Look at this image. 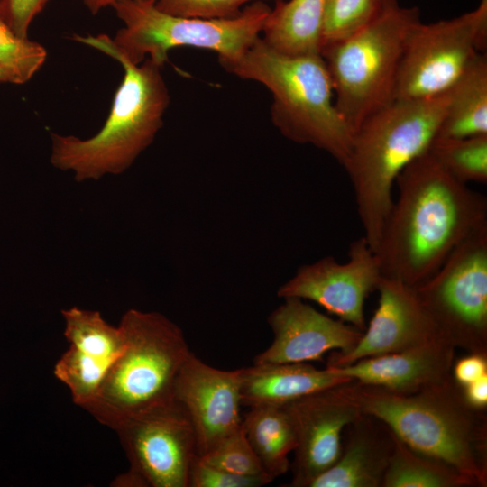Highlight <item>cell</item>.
<instances>
[{
    "mask_svg": "<svg viewBox=\"0 0 487 487\" xmlns=\"http://www.w3.org/2000/svg\"><path fill=\"white\" fill-rule=\"evenodd\" d=\"M397 201L375 253L381 275L416 288L487 225V198L446 171L428 150L398 175Z\"/></svg>",
    "mask_w": 487,
    "mask_h": 487,
    "instance_id": "1",
    "label": "cell"
},
{
    "mask_svg": "<svg viewBox=\"0 0 487 487\" xmlns=\"http://www.w3.org/2000/svg\"><path fill=\"white\" fill-rule=\"evenodd\" d=\"M335 388L409 447L449 464L476 487L487 485L486 409L471 406L452 375L411 393L354 381Z\"/></svg>",
    "mask_w": 487,
    "mask_h": 487,
    "instance_id": "2",
    "label": "cell"
},
{
    "mask_svg": "<svg viewBox=\"0 0 487 487\" xmlns=\"http://www.w3.org/2000/svg\"><path fill=\"white\" fill-rule=\"evenodd\" d=\"M448 92L427 99L394 100L354 132L343 163L354 190L364 237L375 253L401 170L426 152L436 136Z\"/></svg>",
    "mask_w": 487,
    "mask_h": 487,
    "instance_id": "3",
    "label": "cell"
},
{
    "mask_svg": "<svg viewBox=\"0 0 487 487\" xmlns=\"http://www.w3.org/2000/svg\"><path fill=\"white\" fill-rule=\"evenodd\" d=\"M219 63L271 93V118L282 135L319 148L343 165L353 132L335 106L331 77L320 53L284 54L260 36L239 57Z\"/></svg>",
    "mask_w": 487,
    "mask_h": 487,
    "instance_id": "4",
    "label": "cell"
},
{
    "mask_svg": "<svg viewBox=\"0 0 487 487\" xmlns=\"http://www.w3.org/2000/svg\"><path fill=\"white\" fill-rule=\"evenodd\" d=\"M111 57L123 66L124 77L100 131L88 139L51 133V163L79 182L125 171L153 142L170 104L162 67L150 59L135 65Z\"/></svg>",
    "mask_w": 487,
    "mask_h": 487,
    "instance_id": "5",
    "label": "cell"
},
{
    "mask_svg": "<svg viewBox=\"0 0 487 487\" xmlns=\"http://www.w3.org/2000/svg\"><path fill=\"white\" fill-rule=\"evenodd\" d=\"M118 326L124 351L83 408L112 429L173 401L177 377L192 353L180 327L161 313L132 308Z\"/></svg>",
    "mask_w": 487,
    "mask_h": 487,
    "instance_id": "6",
    "label": "cell"
},
{
    "mask_svg": "<svg viewBox=\"0 0 487 487\" xmlns=\"http://www.w3.org/2000/svg\"><path fill=\"white\" fill-rule=\"evenodd\" d=\"M111 6L124 23L113 39L75 34L73 40L135 65L150 59L161 67L168 62L169 51L177 47L216 51L219 61L239 57L261 36L271 10L264 1H254L235 16L201 19L161 12L155 0H119Z\"/></svg>",
    "mask_w": 487,
    "mask_h": 487,
    "instance_id": "7",
    "label": "cell"
},
{
    "mask_svg": "<svg viewBox=\"0 0 487 487\" xmlns=\"http://www.w3.org/2000/svg\"><path fill=\"white\" fill-rule=\"evenodd\" d=\"M420 22L418 7L384 0L380 13L368 24L321 48L335 106L353 134L367 117L395 100L406 43Z\"/></svg>",
    "mask_w": 487,
    "mask_h": 487,
    "instance_id": "8",
    "label": "cell"
},
{
    "mask_svg": "<svg viewBox=\"0 0 487 487\" xmlns=\"http://www.w3.org/2000/svg\"><path fill=\"white\" fill-rule=\"evenodd\" d=\"M414 289L438 337L467 353L487 354V225Z\"/></svg>",
    "mask_w": 487,
    "mask_h": 487,
    "instance_id": "9",
    "label": "cell"
},
{
    "mask_svg": "<svg viewBox=\"0 0 487 487\" xmlns=\"http://www.w3.org/2000/svg\"><path fill=\"white\" fill-rule=\"evenodd\" d=\"M487 45V0L459 16L418 23L408 39L395 100H420L446 93Z\"/></svg>",
    "mask_w": 487,
    "mask_h": 487,
    "instance_id": "10",
    "label": "cell"
},
{
    "mask_svg": "<svg viewBox=\"0 0 487 487\" xmlns=\"http://www.w3.org/2000/svg\"><path fill=\"white\" fill-rule=\"evenodd\" d=\"M129 460L127 472L111 482L115 487H188L198 458L191 422L175 400L114 429Z\"/></svg>",
    "mask_w": 487,
    "mask_h": 487,
    "instance_id": "11",
    "label": "cell"
},
{
    "mask_svg": "<svg viewBox=\"0 0 487 487\" xmlns=\"http://www.w3.org/2000/svg\"><path fill=\"white\" fill-rule=\"evenodd\" d=\"M381 277L376 253L361 236L350 244L347 262L339 263L328 256L303 265L280 287L278 296L314 301L340 320L364 331V301Z\"/></svg>",
    "mask_w": 487,
    "mask_h": 487,
    "instance_id": "12",
    "label": "cell"
},
{
    "mask_svg": "<svg viewBox=\"0 0 487 487\" xmlns=\"http://www.w3.org/2000/svg\"><path fill=\"white\" fill-rule=\"evenodd\" d=\"M242 368L225 371L189 354L177 377L174 400L191 422L201 456L242 426Z\"/></svg>",
    "mask_w": 487,
    "mask_h": 487,
    "instance_id": "13",
    "label": "cell"
},
{
    "mask_svg": "<svg viewBox=\"0 0 487 487\" xmlns=\"http://www.w3.org/2000/svg\"><path fill=\"white\" fill-rule=\"evenodd\" d=\"M335 387L282 406L291 420L297 442L292 479L288 486L308 487L330 468L341 454L343 432L362 413Z\"/></svg>",
    "mask_w": 487,
    "mask_h": 487,
    "instance_id": "14",
    "label": "cell"
},
{
    "mask_svg": "<svg viewBox=\"0 0 487 487\" xmlns=\"http://www.w3.org/2000/svg\"><path fill=\"white\" fill-rule=\"evenodd\" d=\"M64 336L69 347L54 366L55 377L83 408L96 395L108 370L124 348L119 326L106 322L99 311L71 307L62 309Z\"/></svg>",
    "mask_w": 487,
    "mask_h": 487,
    "instance_id": "15",
    "label": "cell"
},
{
    "mask_svg": "<svg viewBox=\"0 0 487 487\" xmlns=\"http://www.w3.org/2000/svg\"><path fill=\"white\" fill-rule=\"evenodd\" d=\"M268 322L273 340L254 357V364L321 361L329 351L345 354L363 332L322 314L298 298H285Z\"/></svg>",
    "mask_w": 487,
    "mask_h": 487,
    "instance_id": "16",
    "label": "cell"
},
{
    "mask_svg": "<svg viewBox=\"0 0 487 487\" xmlns=\"http://www.w3.org/2000/svg\"><path fill=\"white\" fill-rule=\"evenodd\" d=\"M376 289L379 303L368 327L351 351L331 354L326 366L340 367L363 358L398 353L437 336L414 288L381 277Z\"/></svg>",
    "mask_w": 487,
    "mask_h": 487,
    "instance_id": "17",
    "label": "cell"
},
{
    "mask_svg": "<svg viewBox=\"0 0 487 487\" xmlns=\"http://www.w3.org/2000/svg\"><path fill=\"white\" fill-rule=\"evenodd\" d=\"M455 354L453 345L436 336L398 353L330 368L351 381L394 392L411 393L449 378Z\"/></svg>",
    "mask_w": 487,
    "mask_h": 487,
    "instance_id": "18",
    "label": "cell"
},
{
    "mask_svg": "<svg viewBox=\"0 0 487 487\" xmlns=\"http://www.w3.org/2000/svg\"><path fill=\"white\" fill-rule=\"evenodd\" d=\"M339 457L308 487H381L394 434L380 419L361 413L347 427Z\"/></svg>",
    "mask_w": 487,
    "mask_h": 487,
    "instance_id": "19",
    "label": "cell"
},
{
    "mask_svg": "<svg viewBox=\"0 0 487 487\" xmlns=\"http://www.w3.org/2000/svg\"><path fill=\"white\" fill-rule=\"evenodd\" d=\"M350 381L330 367L317 369L308 363H253L242 368V405L283 406Z\"/></svg>",
    "mask_w": 487,
    "mask_h": 487,
    "instance_id": "20",
    "label": "cell"
},
{
    "mask_svg": "<svg viewBox=\"0 0 487 487\" xmlns=\"http://www.w3.org/2000/svg\"><path fill=\"white\" fill-rule=\"evenodd\" d=\"M326 0L276 2L262 29V39L288 55L320 53Z\"/></svg>",
    "mask_w": 487,
    "mask_h": 487,
    "instance_id": "21",
    "label": "cell"
},
{
    "mask_svg": "<svg viewBox=\"0 0 487 487\" xmlns=\"http://www.w3.org/2000/svg\"><path fill=\"white\" fill-rule=\"evenodd\" d=\"M448 104L436 136L487 135V57L478 52L449 88Z\"/></svg>",
    "mask_w": 487,
    "mask_h": 487,
    "instance_id": "22",
    "label": "cell"
},
{
    "mask_svg": "<svg viewBox=\"0 0 487 487\" xmlns=\"http://www.w3.org/2000/svg\"><path fill=\"white\" fill-rule=\"evenodd\" d=\"M246 437L264 472L273 480L290 467L289 455L296 447L291 420L282 406L250 408L243 418Z\"/></svg>",
    "mask_w": 487,
    "mask_h": 487,
    "instance_id": "23",
    "label": "cell"
},
{
    "mask_svg": "<svg viewBox=\"0 0 487 487\" xmlns=\"http://www.w3.org/2000/svg\"><path fill=\"white\" fill-rule=\"evenodd\" d=\"M472 486L473 482L454 466L409 447L394 435V446L381 487Z\"/></svg>",
    "mask_w": 487,
    "mask_h": 487,
    "instance_id": "24",
    "label": "cell"
},
{
    "mask_svg": "<svg viewBox=\"0 0 487 487\" xmlns=\"http://www.w3.org/2000/svg\"><path fill=\"white\" fill-rule=\"evenodd\" d=\"M428 152L457 180L487 182V135L464 138L436 136Z\"/></svg>",
    "mask_w": 487,
    "mask_h": 487,
    "instance_id": "25",
    "label": "cell"
},
{
    "mask_svg": "<svg viewBox=\"0 0 487 487\" xmlns=\"http://www.w3.org/2000/svg\"><path fill=\"white\" fill-rule=\"evenodd\" d=\"M383 3L384 0H326L320 50L368 24L380 13Z\"/></svg>",
    "mask_w": 487,
    "mask_h": 487,
    "instance_id": "26",
    "label": "cell"
},
{
    "mask_svg": "<svg viewBox=\"0 0 487 487\" xmlns=\"http://www.w3.org/2000/svg\"><path fill=\"white\" fill-rule=\"evenodd\" d=\"M45 48L14 33L0 16V68L12 78V84L28 82L45 62Z\"/></svg>",
    "mask_w": 487,
    "mask_h": 487,
    "instance_id": "27",
    "label": "cell"
},
{
    "mask_svg": "<svg viewBox=\"0 0 487 487\" xmlns=\"http://www.w3.org/2000/svg\"><path fill=\"white\" fill-rule=\"evenodd\" d=\"M198 457L211 466L235 474L268 475L246 437L243 423L210 451Z\"/></svg>",
    "mask_w": 487,
    "mask_h": 487,
    "instance_id": "28",
    "label": "cell"
},
{
    "mask_svg": "<svg viewBox=\"0 0 487 487\" xmlns=\"http://www.w3.org/2000/svg\"><path fill=\"white\" fill-rule=\"evenodd\" d=\"M254 1L270 0H155V5L160 11L175 16L219 19L235 16L244 5Z\"/></svg>",
    "mask_w": 487,
    "mask_h": 487,
    "instance_id": "29",
    "label": "cell"
},
{
    "mask_svg": "<svg viewBox=\"0 0 487 487\" xmlns=\"http://www.w3.org/2000/svg\"><path fill=\"white\" fill-rule=\"evenodd\" d=\"M272 481L268 475L244 476L218 469L198 456L191 468L188 487H261Z\"/></svg>",
    "mask_w": 487,
    "mask_h": 487,
    "instance_id": "30",
    "label": "cell"
},
{
    "mask_svg": "<svg viewBox=\"0 0 487 487\" xmlns=\"http://www.w3.org/2000/svg\"><path fill=\"white\" fill-rule=\"evenodd\" d=\"M49 0H0V16L19 37L26 39L33 18Z\"/></svg>",
    "mask_w": 487,
    "mask_h": 487,
    "instance_id": "31",
    "label": "cell"
},
{
    "mask_svg": "<svg viewBox=\"0 0 487 487\" xmlns=\"http://www.w3.org/2000/svg\"><path fill=\"white\" fill-rule=\"evenodd\" d=\"M487 375V354L468 353L467 355L455 360L452 377L464 387Z\"/></svg>",
    "mask_w": 487,
    "mask_h": 487,
    "instance_id": "32",
    "label": "cell"
},
{
    "mask_svg": "<svg viewBox=\"0 0 487 487\" xmlns=\"http://www.w3.org/2000/svg\"><path fill=\"white\" fill-rule=\"evenodd\" d=\"M466 401L473 407L486 409L487 407V375L463 387Z\"/></svg>",
    "mask_w": 487,
    "mask_h": 487,
    "instance_id": "33",
    "label": "cell"
},
{
    "mask_svg": "<svg viewBox=\"0 0 487 487\" xmlns=\"http://www.w3.org/2000/svg\"><path fill=\"white\" fill-rule=\"evenodd\" d=\"M92 14H97L102 8L112 5L119 0H81Z\"/></svg>",
    "mask_w": 487,
    "mask_h": 487,
    "instance_id": "34",
    "label": "cell"
},
{
    "mask_svg": "<svg viewBox=\"0 0 487 487\" xmlns=\"http://www.w3.org/2000/svg\"><path fill=\"white\" fill-rule=\"evenodd\" d=\"M0 83H12L11 77L0 68Z\"/></svg>",
    "mask_w": 487,
    "mask_h": 487,
    "instance_id": "35",
    "label": "cell"
}]
</instances>
